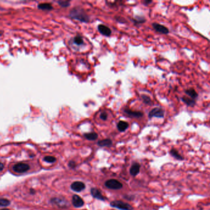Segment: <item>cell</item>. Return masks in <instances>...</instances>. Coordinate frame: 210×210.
<instances>
[{"instance_id": "11", "label": "cell", "mask_w": 210, "mask_h": 210, "mask_svg": "<svg viewBox=\"0 0 210 210\" xmlns=\"http://www.w3.org/2000/svg\"><path fill=\"white\" fill-rule=\"evenodd\" d=\"M91 194L92 195L93 197L95 198L105 201L106 200V198H105L104 196L102 195L101 192H100V190L96 188H92L91 189Z\"/></svg>"}, {"instance_id": "18", "label": "cell", "mask_w": 210, "mask_h": 210, "mask_svg": "<svg viewBox=\"0 0 210 210\" xmlns=\"http://www.w3.org/2000/svg\"><path fill=\"white\" fill-rule=\"evenodd\" d=\"M133 21L134 22L135 24H143V23L145 22L146 20H145V18L144 16H136L133 19Z\"/></svg>"}, {"instance_id": "15", "label": "cell", "mask_w": 210, "mask_h": 210, "mask_svg": "<svg viewBox=\"0 0 210 210\" xmlns=\"http://www.w3.org/2000/svg\"><path fill=\"white\" fill-rule=\"evenodd\" d=\"M185 93L187 95H188L189 96H190L191 97V99H194V100L195 99H197L198 97V93L196 92V91L195 89H194L192 88L185 90Z\"/></svg>"}, {"instance_id": "22", "label": "cell", "mask_w": 210, "mask_h": 210, "mask_svg": "<svg viewBox=\"0 0 210 210\" xmlns=\"http://www.w3.org/2000/svg\"><path fill=\"white\" fill-rule=\"evenodd\" d=\"M74 42L76 45H78V46L83 44V40L80 36H76L74 38Z\"/></svg>"}, {"instance_id": "26", "label": "cell", "mask_w": 210, "mask_h": 210, "mask_svg": "<svg viewBox=\"0 0 210 210\" xmlns=\"http://www.w3.org/2000/svg\"><path fill=\"white\" fill-rule=\"evenodd\" d=\"M59 4L62 7H68L70 6V2L67 1H59Z\"/></svg>"}, {"instance_id": "20", "label": "cell", "mask_w": 210, "mask_h": 210, "mask_svg": "<svg viewBox=\"0 0 210 210\" xmlns=\"http://www.w3.org/2000/svg\"><path fill=\"white\" fill-rule=\"evenodd\" d=\"M38 8L43 10H51L52 9V6L51 4L49 3H41L38 5Z\"/></svg>"}, {"instance_id": "13", "label": "cell", "mask_w": 210, "mask_h": 210, "mask_svg": "<svg viewBox=\"0 0 210 210\" xmlns=\"http://www.w3.org/2000/svg\"><path fill=\"white\" fill-rule=\"evenodd\" d=\"M129 127L128 123L125 121H120L117 124V128L120 132H124Z\"/></svg>"}, {"instance_id": "16", "label": "cell", "mask_w": 210, "mask_h": 210, "mask_svg": "<svg viewBox=\"0 0 210 210\" xmlns=\"http://www.w3.org/2000/svg\"><path fill=\"white\" fill-rule=\"evenodd\" d=\"M182 100L183 101L187 106L193 107L195 105V100L191 98H189L187 97L183 96L182 97Z\"/></svg>"}, {"instance_id": "21", "label": "cell", "mask_w": 210, "mask_h": 210, "mask_svg": "<svg viewBox=\"0 0 210 210\" xmlns=\"http://www.w3.org/2000/svg\"><path fill=\"white\" fill-rule=\"evenodd\" d=\"M141 98H142L143 102L147 105H151L152 104V100L150 98V97H149L148 95H145V94H142L141 95Z\"/></svg>"}, {"instance_id": "5", "label": "cell", "mask_w": 210, "mask_h": 210, "mask_svg": "<svg viewBox=\"0 0 210 210\" xmlns=\"http://www.w3.org/2000/svg\"><path fill=\"white\" fill-rule=\"evenodd\" d=\"M29 169H30V166L28 164L24 163H17L13 166L14 171L17 172H19V173L25 172L28 171Z\"/></svg>"}, {"instance_id": "31", "label": "cell", "mask_w": 210, "mask_h": 210, "mask_svg": "<svg viewBox=\"0 0 210 210\" xmlns=\"http://www.w3.org/2000/svg\"><path fill=\"white\" fill-rule=\"evenodd\" d=\"M0 210H10V209H7V208H3V209H0Z\"/></svg>"}, {"instance_id": "12", "label": "cell", "mask_w": 210, "mask_h": 210, "mask_svg": "<svg viewBox=\"0 0 210 210\" xmlns=\"http://www.w3.org/2000/svg\"><path fill=\"white\" fill-rule=\"evenodd\" d=\"M140 166L139 163H134L130 168V175L133 176H136L138 175L140 171Z\"/></svg>"}, {"instance_id": "28", "label": "cell", "mask_w": 210, "mask_h": 210, "mask_svg": "<svg viewBox=\"0 0 210 210\" xmlns=\"http://www.w3.org/2000/svg\"><path fill=\"white\" fill-rule=\"evenodd\" d=\"M152 2V1H150V0H149V1H147V0H144V1H143V3H144L145 5H148L149 4L151 3Z\"/></svg>"}, {"instance_id": "3", "label": "cell", "mask_w": 210, "mask_h": 210, "mask_svg": "<svg viewBox=\"0 0 210 210\" xmlns=\"http://www.w3.org/2000/svg\"><path fill=\"white\" fill-rule=\"evenodd\" d=\"M105 185L107 188L112 190H119L123 187V185L120 181L116 179H109L105 182Z\"/></svg>"}, {"instance_id": "9", "label": "cell", "mask_w": 210, "mask_h": 210, "mask_svg": "<svg viewBox=\"0 0 210 210\" xmlns=\"http://www.w3.org/2000/svg\"><path fill=\"white\" fill-rule=\"evenodd\" d=\"M124 112L126 114V115L133 118H140L142 117L144 115V113L142 112L134 111L130 110L129 108H125L124 110Z\"/></svg>"}, {"instance_id": "30", "label": "cell", "mask_w": 210, "mask_h": 210, "mask_svg": "<svg viewBox=\"0 0 210 210\" xmlns=\"http://www.w3.org/2000/svg\"><path fill=\"white\" fill-rule=\"evenodd\" d=\"M30 193H31V194H35V191L33 189H30Z\"/></svg>"}, {"instance_id": "4", "label": "cell", "mask_w": 210, "mask_h": 210, "mask_svg": "<svg viewBox=\"0 0 210 210\" xmlns=\"http://www.w3.org/2000/svg\"><path fill=\"white\" fill-rule=\"evenodd\" d=\"M165 115V111L161 108H153L149 112V118H152L153 117H158V118H163Z\"/></svg>"}, {"instance_id": "19", "label": "cell", "mask_w": 210, "mask_h": 210, "mask_svg": "<svg viewBox=\"0 0 210 210\" xmlns=\"http://www.w3.org/2000/svg\"><path fill=\"white\" fill-rule=\"evenodd\" d=\"M170 153L173 157H175L177 160H183V157L181 156V155L179 153V152H178L177 150H176V149H171L170 150Z\"/></svg>"}, {"instance_id": "10", "label": "cell", "mask_w": 210, "mask_h": 210, "mask_svg": "<svg viewBox=\"0 0 210 210\" xmlns=\"http://www.w3.org/2000/svg\"><path fill=\"white\" fill-rule=\"evenodd\" d=\"M97 29H98L99 32L104 36H110L112 33V31L110 29V28H108L107 26L105 25H103V24L99 25Z\"/></svg>"}, {"instance_id": "29", "label": "cell", "mask_w": 210, "mask_h": 210, "mask_svg": "<svg viewBox=\"0 0 210 210\" xmlns=\"http://www.w3.org/2000/svg\"><path fill=\"white\" fill-rule=\"evenodd\" d=\"M4 169V165L2 163L0 162V171H2Z\"/></svg>"}, {"instance_id": "32", "label": "cell", "mask_w": 210, "mask_h": 210, "mask_svg": "<svg viewBox=\"0 0 210 210\" xmlns=\"http://www.w3.org/2000/svg\"><path fill=\"white\" fill-rule=\"evenodd\" d=\"M1 32H0V35H1Z\"/></svg>"}, {"instance_id": "14", "label": "cell", "mask_w": 210, "mask_h": 210, "mask_svg": "<svg viewBox=\"0 0 210 210\" xmlns=\"http://www.w3.org/2000/svg\"><path fill=\"white\" fill-rule=\"evenodd\" d=\"M97 144L100 147H110L112 144V141L110 139H106L98 141Z\"/></svg>"}, {"instance_id": "1", "label": "cell", "mask_w": 210, "mask_h": 210, "mask_svg": "<svg viewBox=\"0 0 210 210\" xmlns=\"http://www.w3.org/2000/svg\"><path fill=\"white\" fill-rule=\"evenodd\" d=\"M69 16L72 18L82 22L87 23L89 20V17L86 12L80 8H74L70 11Z\"/></svg>"}, {"instance_id": "25", "label": "cell", "mask_w": 210, "mask_h": 210, "mask_svg": "<svg viewBox=\"0 0 210 210\" xmlns=\"http://www.w3.org/2000/svg\"><path fill=\"white\" fill-rule=\"evenodd\" d=\"M108 115L106 112H102L100 115V118L103 121H106L107 120Z\"/></svg>"}, {"instance_id": "17", "label": "cell", "mask_w": 210, "mask_h": 210, "mask_svg": "<svg viewBox=\"0 0 210 210\" xmlns=\"http://www.w3.org/2000/svg\"><path fill=\"white\" fill-rule=\"evenodd\" d=\"M85 138L89 140H96L98 138V135L96 133L92 132V133H86L84 134Z\"/></svg>"}, {"instance_id": "24", "label": "cell", "mask_w": 210, "mask_h": 210, "mask_svg": "<svg viewBox=\"0 0 210 210\" xmlns=\"http://www.w3.org/2000/svg\"><path fill=\"white\" fill-rule=\"evenodd\" d=\"M44 160L46 162L48 163H54L56 160V158L55 157H54L52 156H46L44 158Z\"/></svg>"}, {"instance_id": "8", "label": "cell", "mask_w": 210, "mask_h": 210, "mask_svg": "<svg viewBox=\"0 0 210 210\" xmlns=\"http://www.w3.org/2000/svg\"><path fill=\"white\" fill-rule=\"evenodd\" d=\"M84 201L80 196L74 195L72 197V204L76 208H81L84 205Z\"/></svg>"}, {"instance_id": "6", "label": "cell", "mask_w": 210, "mask_h": 210, "mask_svg": "<svg viewBox=\"0 0 210 210\" xmlns=\"http://www.w3.org/2000/svg\"><path fill=\"white\" fill-rule=\"evenodd\" d=\"M152 27L155 31H157V32H158L160 33L167 35L169 33V32H170L168 29L166 27L164 26L163 25L157 24V23H153Z\"/></svg>"}, {"instance_id": "23", "label": "cell", "mask_w": 210, "mask_h": 210, "mask_svg": "<svg viewBox=\"0 0 210 210\" xmlns=\"http://www.w3.org/2000/svg\"><path fill=\"white\" fill-rule=\"evenodd\" d=\"M10 201L6 198H0V206L7 207L10 205Z\"/></svg>"}, {"instance_id": "27", "label": "cell", "mask_w": 210, "mask_h": 210, "mask_svg": "<svg viewBox=\"0 0 210 210\" xmlns=\"http://www.w3.org/2000/svg\"><path fill=\"white\" fill-rule=\"evenodd\" d=\"M68 166H69L72 168H74L76 166V163L74 161H70L68 163Z\"/></svg>"}, {"instance_id": "7", "label": "cell", "mask_w": 210, "mask_h": 210, "mask_svg": "<svg viewBox=\"0 0 210 210\" xmlns=\"http://www.w3.org/2000/svg\"><path fill=\"white\" fill-rule=\"evenodd\" d=\"M86 187L85 184L83 182L80 181H76L73 182L71 185V189L76 192H80L82 190H83Z\"/></svg>"}, {"instance_id": "2", "label": "cell", "mask_w": 210, "mask_h": 210, "mask_svg": "<svg viewBox=\"0 0 210 210\" xmlns=\"http://www.w3.org/2000/svg\"><path fill=\"white\" fill-rule=\"evenodd\" d=\"M110 206L121 210H133V209L130 205L122 201H113L110 203Z\"/></svg>"}]
</instances>
